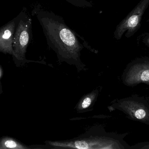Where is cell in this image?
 <instances>
[{
	"label": "cell",
	"mask_w": 149,
	"mask_h": 149,
	"mask_svg": "<svg viewBox=\"0 0 149 149\" xmlns=\"http://www.w3.org/2000/svg\"><path fill=\"white\" fill-rule=\"evenodd\" d=\"M128 134L107 132L102 127L96 126L71 140L47 141L45 146L46 149H131L124 140Z\"/></svg>",
	"instance_id": "7a4b0ae2"
},
{
	"label": "cell",
	"mask_w": 149,
	"mask_h": 149,
	"mask_svg": "<svg viewBox=\"0 0 149 149\" xmlns=\"http://www.w3.org/2000/svg\"><path fill=\"white\" fill-rule=\"evenodd\" d=\"M19 16L0 28V52L15 57L13 48L14 33Z\"/></svg>",
	"instance_id": "52a82bcc"
},
{
	"label": "cell",
	"mask_w": 149,
	"mask_h": 149,
	"mask_svg": "<svg viewBox=\"0 0 149 149\" xmlns=\"http://www.w3.org/2000/svg\"><path fill=\"white\" fill-rule=\"evenodd\" d=\"M36 15L47 44L55 52L58 61L75 66L79 71L86 70L80 59L84 45L80 42L79 35L67 26L63 17L52 11L39 8Z\"/></svg>",
	"instance_id": "6da1fadb"
},
{
	"label": "cell",
	"mask_w": 149,
	"mask_h": 149,
	"mask_svg": "<svg viewBox=\"0 0 149 149\" xmlns=\"http://www.w3.org/2000/svg\"><path fill=\"white\" fill-rule=\"evenodd\" d=\"M145 43L149 47V35H147V36L145 37Z\"/></svg>",
	"instance_id": "8fae6325"
},
{
	"label": "cell",
	"mask_w": 149,
	"mask_h": 149,
	"mask_svg": "<svg viewBox=\"0 0 149 149\" xmlns=\"http://www.w3.org/2000/svg\"><path fill=\"white\" fill-rule=\"evenodd\" d=\"M131 149H149V142L139 143L133 146H130Z\"/></svg>",
	"instance_id": "30bf717a"
},
{
	"label": "cell",
	"mask_w": 149,
	"mask_h": 149,
	"mask_svg": "<svg viewBox=\"0 0 149 149\" xmlns=\"http://www.w3.org/2000/svg\"><path fill=\"white\" fill-rule=\"evenodd\" d=\"M122 80L130 87L141 84L149 85V57L138 58L130 62L123 71Z\"/></svg>",
	"instance_id": "5b68a950"
},
{
	"label": "cell",
	"mask_w": 149,
	"mask_h": 149,
	"mask_svg": "<svg viewBox=\"0 0 149 149\" xmlns=\"http://www.w3.org/2000/svg\"><path fill=\"white\" fill-rule=\"evenodd\" d=\"M30 148L23 145L15 139L5 137L0 140V149H25Z\"/></svg>",
	"instance_id": "9c48e42d"
},
{
	"label": "cell",
	"mask_w": 149,
	"mask_h": 149,
	"mask_svg": "<svg viewBox=\"0 0 149 149\" xmlns=\"http://www.w3.org/2000/svg\"><path fill=\"white\" fill-rule=\"evenodd\" d=\"M31 19L25 14L19 15L14 33L13 48L15 57L18 60H25L27 47L31 38Z\"/></svg>",
	"instance_id": "8992f818"
},
{
	"label": "cell",
	"mask_w": 149,
	"mask_h": 149,
	"mask_svg": "<svg viewBox=\"0 0 149 149\" xmlns=\"http://www.w3.org/2000/svg\"><path fill=\"white\" fill-rule=\"evenodd\" d=\"M149 6V0H141L117 25L114 32L115 38L120 40L124 33L127 38L134 36L140 29L143 16Z\"/></svg>",
	"instance_id": "277c9868"
},
{
	"label": "cell",
	"mask_w": 149,
	"mask_h": 149,
	"mask_svg": "<svg viewBox=\"0 0 149 149\" xmlns=\"http://www.w3.org/2000/svg\"><path fill=\"white\" fill-rule=\"evenodd\" d=\"M109 108L121 111L132 120L149 125V101L134 95L115 101Z\"/></svg>",
	"instance_id": "3957f363"
},
{
	"label": "cell",
	"mask_w": 149,
	"mask_h": 149,
	"mask_svg": "<svg viewBox=\"0 0 149 149\" xmlns=\"http://www.w3.org/2000/svg\"><path fill=\"white\" fill-rule=\"evenodd\" d=\"M99 90H94L83 96L75 106L78 113H83L91 110L97 100Z\"/></svg>",
	"instance_id": "ba28073f"
},
{
	"label": "cell",
	"mask_w": 149,
	"mask_h": 149,
	"mask_svg": "<svg viewBox=\"0 0 149 149\" xmlns=\"http://www.w3.org/2000/svg\"><path fill=\"white\" fill-rule=\"evenodd\" d=\"M147 22H149V18L148 19V20H147Z\"/></svg>",
	"instance_id": "4fadbf2b"
},
{
	"label": "cell",
	"mask_w": 149,
	"mask_h": 149,
	"mask_svg": "<svg viewBox=\"0 0 149 149\" xmlns=\"http://www.w3.org/2000/svg\"><path fill=\"white\" fill-rule=\"evenodd\" d=\"M2 92V87L1 85V83H0V94Z\"/></svg>",
	"instance_id": "7c38bea8"
}]
</instances>
